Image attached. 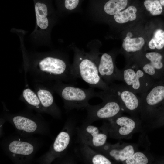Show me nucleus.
I'll use <instances>...</instances> for the list:
<instances>
[{
    "label": "nucleus",
    "mask_w": 164,
    "mask_h": 164,
    "mask_svg": "<svg viewBox=\"0 0 164 164\" xmlns=\"http://www.w3.org/2000/svg\"><path fill=\"white\" fill-rule=\"evenodd\" d=\"M144 5L146 10L153 16L159 15L162 12V7L159 0H145Z\"/></svg>",
    "instance_id": "obj_25"
},
{
    "label": "nucleus",
    "mask_w": 164,
    "mask_h": 164,
    "mask_svg": "<svg viewBox=\"0 0 164 164\" xmlns=\"http://www.w3.org/2000/svg\"><path fill=\"white\" fill-rule=\"evenodd\" d=\"M121 70L122 81L137 94L140 95L147 91L156 82L133 62L127 63Z\"/></svg>",
    "instance_id": "obj_8"
},
{
    "label": "nucleus",
    "mask_w": 164,
    "mask_h": 164,
    "mask_svg": "<svg viewBox=\"0 0 164 164\" xmlns=\"http://www.w3.org/2000/svg\"><path fill=\"white\" fill-rule=\"evenodd\" d=\"M164 125V112L151 122L144 126L145 129L151 130Z\"/></svg>",
    "instance_id": "obj_27"
},
{
    "label": "nucleus",
    "mask_w": 164,
    "mask_h": 164,
    "mask_svg": "<svg viewBox=\"0 0 164 164\" xmlns=\"http://www.w3.org/2000/svg\"><path fill=\"white\" fill-rule=\"evenodd\" d=\"M115 61L111 54L105 53L102 55L98 62L99 74L109 85L115 80L123 81L121 70L117 68Z\"/></svg>",
    "instance_id": "obj_13"
},
{
    "label": "nucleus",
    "mask_w": 164,
    "mask_h": 164,
    "mask_svg": "<svg viewBox=\"0 0 164 164\" xmlns=\"http://www.w3.org/2000/svg\"><path fill=\"white\" fill-rule=\"evenodd\" d=\"M80 152L84 159L93 164H111L112 161L101 153L83 144Z\"/></svg>",
    "instance_id": "obj_15"
},
{
    "label": "nucleus",
    "mask_w": 164,
    "mask_h": 164,
    "mask_svg": "<svg viewBox=\"0 0 164 164\" xmlns=\"http://www.w3.org/2000/svg\"><path fill=\"white\" fill-rule=\"evenodd\" d=\"M109 87L108 90L118 98L124 112L132 116L140 118L141 101L139 96L124 84L112 83Z\"/></svg>",
    "instance_id": "obj_10"
},
{
    "label": "nucleus",
    "mask_w": 164,
    "mask_h": 164,
    "mask_svg": "<svg viewBox=\"0 0 164 164\" xmlns=\"http://www.w3.org/2000/svg\"><path fill=\"white\" fill-rule=\"evenodd\" d=\"M159 1L162 6H164V0H159Z\"/></svg>",
    "instance_id": "obj_28"
},
{
    "label": "nucleus",
    "mask_w": 164,
    "mask_h": 164,
    "mask_svg": "<svg viewBox=\"0 0 164 164\" xmlns=\"http://www.w3.org/2000/svg\"><path fill=\"white\" fill-rule=\"evenodd\" d=\"M136 63L145 73L154 80H160L164 75V61L160 53L150 51L141 52L134 56L129 62Z\"/></svg>",
    "instance_id": "obj_9"
},
{
    "label": "nucleus",
    "mask_w": 164,
    "mask_h": 164,
    "mask_svg": "<svg viewBox=\"0 0 164 164\" xmlns=\"http://www.w3.org/2000/svg\"><path fill=\"white\" fill-rule=\"evenodd\" d=\"M153 161L154 158L150 154L137 151L122 164H147L151 163Z\"/></svg>",
    "instance_id": "obj_21"
},
{
    "label": "nucleus",
    "mask_w": 164,
    "mask_h": 164,
    "mask_svg": "<svg viewBox=\"0 0 164 164\" xmlns=\"http://www.w3.org/2000/svg\"><path fill=\"white\" fill-rule=\"evenodd\" d=\"M128 2V0H109L104 6V12L108 15L114 16L125 9Z\"/></svg>",
    "instance_id": "obj_18"
},
{
    "label": "nucleus",
    "mask_w": 164,
    "mask_h": 164,
    "mask_svg": "<svg viewBox=\"0 0 164 164\" xmlns=\"http://www.w3.org/2000/svg\"><path fill=\"white\" fill-rule=\"evenodd\" d=\"M35 83L34 86L35 91L39 98L42 108L58 112L59 109L55 104L53 91L50 87L41 83Z\"/></svg>",
    "instance_id": "obj_14"
},
{
    "label": "nucleus",
    "mask_w": 164,
    "mask_h": 164,
    "mask_svg": "<svg viewBox=\"0 0 164 164\" xmlns=\"http://www.w3.org/2000/svg\"><path fill=\"white\" fill-rule=\"evenodd\" d=\"M78 132L82 144L94 149L103 146L106 143L108 133L103 126L99 128L86 122Z\"/></svg>",
    "instance_id": "obj_11"
},
{
    "label": "nucleus",
    "mask_w": 164,
    "mask_h": 164,
    "mask_svg": "<svg viewBox=\"0 0 164 164\" xmlns=\"http://www.w3.org/2000/svg\"><path fill=\"white\" fill-rule=\"evenodd\" d=\"M164 48V31L161 29L155 30L152 38L149 40L147 48L150 51L160 50Z\"/></svg>",
    "instance_id": "obj_22"
},
{
    "label": "nucleus",
    "mask_w": 164,
    "mask_h": 164,
    "mask_svg": "<svg viewBox=\"0 0 164 164\" xmlns=\"http://www.w3.org/2000/svg\"><path fill=\"white\" fill-rule=\"evenodd\" d=\"M137 11V9L135 6L131 5L114 15V19L115 22L120 24L133 21L136 18Z\"/></svg>",
    "instance_id": "obj_17"
},
{
    "label": "nucleus",
    "mask_w": 164,
    "mask_h": 164,
    "mask_svg": "<svg viewBox=\"0 0 164 164\" xmlns=\"http://www.w3.org/2000/svg\"><path fill=\"white\" fill-rule=\"evenodd\" d=\"M13 121L18 129L28 133L34 132L37 128V125L34 121L24 117L15 116L13 118Z\"/></svg>",
    "instance_id": "obj_20"
},
{
    "label": "nucleus",
    "mask_w": 164,
    "mask_h": 164,
    "mask_svg": "<svg viewBox=\"0 0 164 164\" xmlns=\"http://www.w3.org/2000/svg\"><path fill=\"white\" fill-rule=\"evenodd\" d=\"M103 126L109 137L116 139H129L134 134L142 131L143 124L140 118L123 115L107 120Z\"/></svg>",
    "instance_id": "obj_7"
},
{
    "label": "nucleus",
    "mask_w": 164,
    "mask_h": 164,
    "mask_svg": "<svg viewBox=\"0 0 164 164\" xmlns=\"http://www.w3.org/2000/svg\"><path fill=\"white\" fill-rule=\"evenodd\" d=\"M36 17L35 26L29 39L36 46H50L51 33L57 21V15L52 4V0H33Z\"/></svg>",
    "instance_id": "obj_2"
},
{
    "label": "nucleus",
    "mask_w": 164,
    "mask_h": 164,
    "mask_svg": "<svg viewBox=\"0 0 164 164\" xmlns=\"http://www.w3.org/2000/svg\"><path fill=\"white\" fill-rule=\"evenodd\" d=\"M135 144L122 142L114 144L106 143L103 146L95 149L103 154L112 161L122 163L137 151Z\"/></svg>",
    "instance_id": "obj_12"
},
{
    "label": "nucleus",
    "mask_w": 164,
    "mask_h": 164,
    "mask_svg": "<svg viewBox=\"0 0 164 164\" xmlns=\"http://www.w3.org/2000/svg\"><path fill=\"white\" fill-rule=\"evenodd\" d=\"M70 136L69 134L65 132H60L54 142L53 146L54 151L57 153L62 152L67 147L69 144Z\"/></svg>",
    "instance_id": "obj_24"
},
{
    "label": "nucleus",
    "mask_w": 164,
    "mask_h": 164,
    "mask_svg": "<svg viewBox=\"0 0 164 164\" xmlns=\"http://www.w3.org/2000/svg\"><path fill=\"white\" fill-rule=\"evenodd\" d=\"M98 97L102 100L101 104H90L86 109L87 121L91 122L99 120H108L122 114L124 112L118 98L108 90L98 92Z\"/></svg>",
    "instance_id": "obj_6"
},
{
    "label": "nucleus",
    "mask_w": 164,
    "mask_h": 164,
    "mask_svg": "<svg viewBox=\"0 0 164 164\" xmlns=\"http://www.w3.org/2000/svg\"><path fill=\"white\" fill-rule=\"evenodd\" d=\"M25 73L28 72L35 82L60 81L75 85L78 78L68 57L58 51L28 52L21 47Z\"/></svg>",
    "instance_id": "obj_1"
},
{
    "label": "nucleus",
    "mask_w": 164,
    "mask_h": 164,
    "mask_svg": "<svg viewBox=\"0 0 164 164\" xmlns=\"http://www.w3.org/2000/svg\"><path fill=\"white\" fill-rule=\"evenodd\" d=\"M72 64L77 78L87 83L90 87L107 91L109 85L100 76L98 70L99 58L95 54L86 53L76 48Z\"/></svg>",
    "instance_id": "obj_3"
},
{
    "label": "nucleus",
    "mask_w": 164,
    "mask_h": 164,
    "mask_svg": "<svg viewBox=\"0 0 164 164\" xmlns=\"http://www.w3.org/2000/svg\"><path fill=\"white\" fill-rule=\"evenodd\" d=\"M62 10L70 11L75 9L79 4V0H57ZM59 6V7H60Z\"/></svg>",
    "instance_id": "obj_26"
},
{
    "label": "nucleus",
    "mask_w": 164,
    "mask_h": 164,
    "mask_svg": "<svg viewBox=\"0 0 164 164\" xmlns=\"http://www.w3.org/2000/svg\"><path fill=\"white\" fill-rule=\"evenodd\" d=\"M140 118L144 125L149 124L164 112V82H155L147 91L139 95Z\"/></svg>",
    "instance_id": "obj_5"
},
{
    "label": "nucleus",
    "mask_w": 164,
    "mask_h": 164,
    "mask_svg": "<svg viewBox=\"0 0 164 164\" xmlns=\"http://www.w3.org/2000/svg\"><path fill=\"white\" fill-rule=\"evenodd\" d=\"M9 149L13 153L26 155L32 152L34 148L30 143L16 140L12 141L9 144Z\"/></svg>",
    "instance_id": "obj_19"
},
{
    "label": "nucleus",
    "mask_w": 164,
    "mask_h": 164,
    "mask_svg": "<svg viewBox=\"0 0 164 164\" xmlns=\"http://www.w3.org/2000/svg\"><path fill=\"white\" fill-rule=\"evenodd\" d=\"M22 97L23 99L32 107L36 109L43 108L37 94L29 87L23 90Z\"/></svg>",
    "instance_id": "obj_23"
},
{
    "label": "nucleus",
    "mask_w": 164,
    "mask_h": 164,
    "mask_svg": "<svg viewBox=\"0 0 164 164\" xmlns=\"http://www.w3.org/2000/svg\"><path fill=\"white\" fill-rule=\"evenodd\" d=\"M53 82L50 87L61 97L67 109H86L90 105V99L98 97V92L95 91L93 88L84 89L61 81Z\"/></svg>",
    "instance_id": "obj_4"
},
{
    "label": "nucleus",
    "mask_w": 164,
    "mask_h": 164,
    "mask_svg": "<svg viewBox=\"0 0 164 164\" xmlns=\"http://www.w3.org/2000/svg\"><path fill=\"white\" fill-rule=\"evenodd\" d=\"M145 43V41L142 37L131 38L127 36L123 40L122 48L125 53L134 54L135 56L141 52Z\"/></svg>",
    "instance_id": "obj_16"
}]
</instances>
